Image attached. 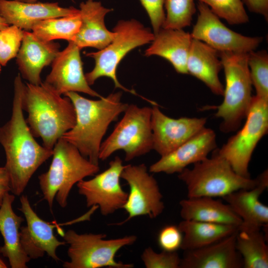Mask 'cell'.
Listing matches in <instances>:
<instances>
[{
  "label": "cell",
  "instance_id": "obj_41",
  "mask_svg": "<svg viewBox=\"0 0 268 268\" xmlns=\"http://www.w3.org/2000/svg\"><path fill=\"white\" fill-rule=\"evenodd\" d=\"M17 0L24 1V2H36L38 1V0Z\"/></svg>",
  "mask_w": 268,
  "mask_h": 268
},
{
  "label": "cell",
  "instance_id": "obj_12",
  "mask_svg": "<svg viewBox=\"0 0 268 268\" xmlns=\"http://www.w3.org/2000/svg\"><path fill=\"white\" fill-rule=\"evenodd\" d=\"M199 13L191 35L218 52L249 53L263 41L262 37H249L226 26L205 3L199 1Z\"/></svg>",
  "mask_w": 268,
  "mask_h": 268
},
{
  "label": "cell",
  "instance_id": "obj_27",
  "mask_svg": "<svg viewBox=\"0 0 268 268\" xmlns=\"http://www.w3.org/2000/svg\"><path fill=\"white\" fill-rule=\"evenodd\" d=\"M183 234L181 249H196L218 241L235 233L239 226L191 220H183L178 225Z\"/></svg>",
  "mask_w": 268,
  "mask_h": 268
},
{
  "label": "cell",
  "instance_id": "obj_30",
  "mask_svg": "<svg viewBox=\"0 0 268 268\" xmlns=\"http://www.w3.org/2000/svg\"><path fill=\"white\" fill-rule=\"evenodd\" d=\"M165 19L162 28L183 29L189 26L196 12L195 0H165Z\"/></svg>",
  "mask_w": 268,
  "mask_h": 268
},
{
  "label": "cell",
  "instance_id": "obj_37",
  "mask_svg": "<svg viewBox=\"0 0 268 268\" xmlns=\"http://www.w3.org/2000/svg\"><path fill=\"white\" fill-rule=\"evenodd\" d=\"M249 11L268 19V0H242Z\"/></svg>",
  "mask_w": 268,
  "mask_h": 268
},
{
  "label": "cell",
  "instance_id": "obj_18",
  "mask_svg": "<svg viewBox=\"0 0 268 268\" xmlns=\"http://www.w3.org/2000/svg\"><path fill=\"white\" fill-rule=\"evenodd\" d=\"M60 45L45 41L32 31H24L21 44L16 57V63L22 78L34 85L42 83L43 69L51 65L59 53Z\"/></svg>",
  "mask_w": 268,
  "mask_h": 268
},
{
  "label": "cell",
  "instance_id": "obj_5",
  "mask_svg": "<svg viewBox=\"0 0 268 268\" xmlns=\"http://www.w3.org/2000/svg\"><path fill=\"white\" fill-rule=\"evenodd\" d=\"M249 53L219 52L224 69V99L215 116L222 119L219 128L228 133L239 128L251 105L252 84L248 64Z\"/></svg>",
  "mask_w": 268,
  "mask_h": 268
},
{
  "label": "cell",
  "instance_id": "obj_11",
  "mask_svg": "<svg viewBox=\"0 0 268 268\" xmlns=\"http://www.w3.org/2000/svg\"><path fill=\"white\" fill-rule=\"evenodd\" d=\"M121 178L127 182L130 189L123 207L128 216L123 221L111 225H121L142 215L155 218L162 213L165 207L162 195L156 179L149 174L144 164L125 165Z\"/></svg>",
  "mask_w": 268,
  "mask_h": 268
},
{
  "label": "cell",
  "instance_id": "obj_40",
  "mask_svg": "<svg viewBox=\"0 0 268 268\" xmlns=\"http://www.w3.org/2000/svg\"><path fill=\"white\" fill-rule=\"evenodd\" d=\"M7 268V266L4 263V262L0 259V268Z\"/></svg>",
  "mask_w": 268,
  "mask_h": 268
},
{
  "label": "cell",
  "instance_id": "obj_8",
  "mask_svg": "<svg viewBox=\"0 0 268 268\" xmlns=\"http://www.w3.org/2000/svg\"><path fill=\"white\" fill-rule=\"evenodd\" d=\"M66 244L69 245L67 255L69 261L65 262V268H132L134 265L118 262L116 253L123 247L133 244L134 235L106 239L105 234H78L68 230L63 234Z\"/></svg>",
  "mask_w": 268,
  "mask_h": 268
},
{
  "label": "cell",
  "instance_id": "obj_35",
  "mask_svg": "<svg viewBox=\"0 0 268 268\" xmlns=\"http://www.w3.org/2000/svg\"><path fill=\"white\" fill-rule=\"evenodd\" d=\"M183 234L178 226L166 225L158 235V243L161 249L166 252H176L181 248Z\"/></svg>",
  "mask_w": 268,
  "mask_h": 268
},
{
  "label": "cell",
  "instance_id": "obj_31",
  "mask_svg": "<svg viewBox=\"0 0 268 268\" xmlns=\"http://www.w3.org/2000/svg\"><path fill=\"white\" fill-rule=\"evenodd\" d=\"M248 64L256 96L268 100V54L266 50L248 53Z\"/></svg>",
  "mask_w": 268,
  "mask_h": 268
},
{
  "label": "cell",
  "instance_id": "obj_22",
  "mask_svg": "<svg viewBox=\"0 0 268 268\" xmlns=\"http://www.w3.org/2000/svg\"><path fill=\"white\" fill-rule=\"evenodd\" d=\"M258 183L250 189H241L223 198L242 221V224L268 228V207L259 200L268 188V170L257 177Z\"/></svg>",
  "mask_w": 268,
  "mask_h": 268
},
{
  "label": "cell",
  "instance_id": "obj_28",
  "mask_svg": "<svg viewBox=\"0 0 268 268\" xmlns=\"http://www.w3.org/2000/svg\"><path fill=\"white\" fill-rule=\"evenodd\" d=\"M261 227L241 224L236 237V247L245 268H268L266 235Z\"/></svg>",
  "mask_w": 268,
  "mask_h": 268
},
{
  "label": "cell",
  "instance_id": "obj_38",
  "mask_svg": "<svg viewBox=\"0 0 268 268\" xmlns=\"http://www.w3.org/2000/svg\"><path fill=\"white\" fill-rule=\"evenodd\" d=\"M11 191L10 177L5 166L0 167V207L6 193Z\"/></svg>",
  "mask_w": 268,
  "mask_h": 268
},
{
  "label": "cell",
  "instance_id": "obj_19",
  "mask_svg": "<svg viewBox=\"0 0 268 268\" xmlns=\"http://www.w3.org/2000/svg\"><path fill=\"white\" fill-rule=\"evenodd\" d=\"M79 9L63 7L58 2H24L0 0V15L9 25L31 31L37 22L49 18L76 14Z\"/></svg>",
  "mask_w": 268,
  "mask_h": 268
},
{
  "label": "cell",
  "instance_id": "obj_29",
  "mask_svg": "<svg viewBox=\"0 0 268 268\" xmlns=\"http://www.w3.org/2000/svg\"><path fill=\"white\" fill-rule=\"evenodd\" d=\"M81 24L79 12L76 14L47 19L36 23L32 32L45 41L56 39L73 41Z\"/></svg>",
  "mask_w": 268,
  "mask_h": 268
},
{
  "label": "cell",
  "instance_id": "obj_6",
  "mask_svg": "<svg viewBox=\"0 0 268 268\" xmlns=\"http://www.w3.org/2000/svg\"><path fill=\"white\" fill-rule=\"evenodd\" d=\"M185 168L178 178L186 186L187 198L225 196L241 189H250L258 183V178H245L236 173L229 162L214 150L211 158Z\"/></svg>",
  "mask_w": 268,
  "mask_h": 268
},
{
  "label": "cell",
  "instance_id": "obj_33",
  "mask_svg": "<svg viewBox=\"0 0 268 268\" xmlns=\"http://www.w3.org/2000/svg\"><path fill=\"white\" fill-rule=\"evenodd\" d=\"M23 30L12 25L0 30V64L5 66L16 58L24 35Z\"/></svg>",
  "mask_w": 268,
  "mask_h": 268
},
{
  "label": "cell",
  "instance_id": "obj_26",
  "mask_svg": "<svg viewBox=\"0 0 268 268\" xmlns=\"http://www.w3.org/2000/svg\"><path fill=\"white\" fill-rule=\"evenodd\" d=\"M183 220L239 226L242 219L226 203L208 197L187 198L179 202Z\"/></svg>",
  "mask_w": 268,
  "mask_h": 268
},
{
  "label": "cell",
  "instance_id": "obj_13",
  "mask_svg": "<svg viewBox=\"0 0 268 268\" xmlns=\"http://www.w3.org/2000/svg\"><path fill=\"white\" fill-rule=\"evenodd\" d=\"M125 166L122 159L116 156L103 172L90 180H82L76 184L78 193L85 197L87 207L97 206L105 216L123 208L128 195L120 184Z\"/></svg>",
  "mask_w": 268,
  "mask_h": 268
},
{
  "label": "cell",
  "instance_id": "obj_17",
  "mask_svg": "<svg viewBox=\"0 0 268 268\" xmlns=\"http://www.w3.org/2000/svg\"><path fill=\"white\" fill-rule=\"evenodd\" d=\"M216 148V134L204 127L170 153L161 156L149 167V172L167 174L179 173L190 164L201 161Z\"/></svg>",
  "mask_w": 268,
  "mask_h": 268
},
{
  "label": "cell",
  "instance_id": "obj_25",
  "mask_svg": "<svg viewBox=\"0 0 268 268\" xmlns=\"http://www.w3.org/2000/svg\"><path fill=\"white\" fill-rule=\"evenodd\" d=\"M219 52L206 44L193 39L187 62L188 73L203 82L211 91L223 96L224 86L219 73L222 68Z\"/></svg>",
  "mask_w": 268,
  "mask_h": 268
},
{
  "label": "cell",
  "instance_id": "obj_4",
  "mask_svg": "<svg viewBox=\"0 0 268 268\" xmlns=\"http://www.w3.org/2000/svg\"><path fill=\"white\" fill-rule=\"evenodd\" d=\"M52 156L48 170L38 177L44 199L51 210L55 198L61 207H66L74 185L99 171V165L91 162L76 147L62 137L55 144Z\"/></svg>",
  "mask_w": 268,
  "mask_h": 268
},
{
  "label": "cell",
  "instance_id": "obj_39",
  "mask_svg": "<svg viewBox=\"0 0 268 268\" xmlns=\"http://www.w3.org/2000/svg\"><path fill=\"white\" fill-rule=\"evenodd\" d=\"M9 25L6 20L0 15V30L7 27Z\"/></svg>",
  "mask_w": 268,
  "mask_h": 268
},
{
  "label": "cell",
  "instance_id": "obj_36",
  "mask_svg": "<svg viewBox=\"0 0 268 268\" xmlns=\"http://www.w3.org/2000/svg\"><path fill=\"white\" fill-rule=\"evenodd\" d=\"M145 9L156 34L162 28L165 19V0H139Z\"/></svg>",
  "mask_w": 268,
  "mask_h": 268
},
{
  "label": "cell",
  "instance_id": "obj_2",
  "mask_svg": "<svg viewBox=\"0 0 268 268\" xmlns=\"http://www.w3.org/2000/svg\"><path fill=\"white\" fill-rule=\"evenodd\" d=\"M72 102L75 111L73 127L62 137L79 150L92 163L99 165L102 139L109 125L128 106L121 101L122 93L117 92L98 100L86 98L75 92L64 94Z\"/></svg>",
  "mask_w": 268,
  "mask_h": 268
},
{
  "label": "cell",
  "instance_id": "obj_10",
  "mask_svg": "<svg viewBox=\"0 0 268 268\" xmlns=\"http://www.w3.org/2000/svg\"><path fill=\"white\" fill-rule=\"evenodd\" d=\"M245 119L241 129L214 151L225 159L238 175L251 178L248 167L252 155L268 131V100L253 96Z\"/></svg>",
  "mask_w": 268,
  "mask_h": 268
},
{
  "label": "cell",
  "instance_id": "obj_9",
  "mask_svg": "<svg viewBox=\"0 0 268 268\" xmlns=\"http://www.w3.org/2000/svg\"><path fill=\"white\" fill-rule=\"evenodd\" d=\"M152 108L128 105L123 118L111 134L102 142L99 160L107 159L114 152L123 150L127 161L153 149Z\"/></svg>",
  "mask_w": 268,
  "mask_h": 268
},
{
  "label": "cell",
  "instance_id": "obj_34",
  "mask_svg": "<svg viewBox=\"0 0 268 268\" xmlns=\"http://www.w3.org/2000/svg\"><path fill=\"white\" fill-rule=\"evenodd\" d=\"M141 258L146 268H180L181 258L176 252L157 253L148 247Z\"/></svg>",
  "mask_w": 268,
  "mask_h": 268
},
{
  "label": "cell",
  "instance_id": "obj_16",
  "mask_svg": "<svg viewBox=\"0 0 268 268\" xmlns=\"http://www.w3.org/2000/svg\"><path fill=\"white\" fill-rule=\"evenodd\" d=\"M21 207L27 225L20 227V236L22 247L31 259L42 257L45 253L56 262L60 261L56 250L65 245V241H59L54 235L55 224L43 220L32 209L28 197L22 195L20 199Z\"/></svg>",
  "mask_w": 268,
  "mask_h": 268
},
{
  "label": "cell",
  "instance_id": "obj_23",
  "mask_svg": "<svg viewBox=\"0 0 268 268\" xmlns=\"http://www.w3.org/2000/svg\"><path fill=\"white\" fill-rule=\"evenodd\" d=\"M192 40L191 33L183 29L161 28L145 55L160 56L169 62L178 73L188 74L187 62Z\"/></svg>",
  "mask_w": 268,
  "mask_h": 268
},
{
  "label": "cell",
  "instance_id": "obj_42",
  "mask_svg": "<svg viewBox=\"0 0 268 268\" xmlns=\"http://www.w3.org/2000/svg\"><path fill=\"white\" fill-rule=\"evenodd\" d=\"M1 66L0 64V73L1 72Z\"/></svg>",
  "mask_w": 268,
  "mask_h": 268
},
{
  "label": "cell",
  "instance_id": "obj_24",
  "mask_svg": "<svg viewBox=\"0 0 268 268\" xmlns=\"http://www.w3.org/2000/svg\"><path fill=\"white\" fill-rule=\"evenodd\" d=\"M14 199V195L6 193L0 207V232L4 240L0 253L8 259L11 268H26L31 259L21 246L20 230L24 219L13 210Z\"/></svg>",
  "mask_w": 268,
  "mask_h": 268
},
{
  "label": "cell",
  "instance_id": "obj_7",
  "mask_svg": "<svg viewBox=\"0 0 268 268\" xmlns=\"http://www.w3.org/2000/svg\"><path fill=\"white\" fill-rule=\"evenodd\" d=\"M113 31L114 38L106 47L97 52L86 54V56L95 61L94 68L85 74L87 82L91 85L98 78L106 76L112 79L116 88H120L147 100V99L139 95L134 90L123 86L117 78L116 70L120 62L129 52L151 42L154 34L149 28L133 19L119 21Z\"/></svg>",
  "mask_w": 268,
  "mask_h": 268
},
{
  "label": "cell",
  "instance_id": "obj_32",
  "mask_svg": "<svg viewBox=\"0 0 268 268\" xmlns=\"http://www.w3.org/2000/svg\"><path fill=\"white\" fill-rule=\"evenodd\" d=\"M206 4L219 18L229 24L238 25L249 21L242 0H198Z\"/></svg>",
  "mask_w": 268,
  "mask_h": 268
},
{
  "label": "cell",
  "instance_id": "obj_21",
  "mask_svg": "<svg viewBox=\"0 0 268 268\" xmlns=\"http://www.w3.org/2000/svg\"><path fill=\"white\" fill-rule=\"evenodd\" d=\"M79 8L81 24L72 42L80 50L86 47L104 49L114 36L113 31H109L104 22L105 15L112 9L94 0L81 2Z\"/></svg>",
  "mask_w": 268,
  "mask_h": 268
},
{
  "label": "cell",
  "instance_id": "obj_14",
  "mask_svg": "<svg viewBox=\"0 0 268 268\" xmlns=\"http://www.w3.org/2000/svg\"><path fill=\"white\" fill-rule=\"evenodd\" d=\"M60 51L51 64V70L44 81L60 95L81 92L101 98L90 87L83 72L80 49L72 41Z\"/></svg>",
  "mask_w": 268,
  "mask_h": 268
},
{
  "label": "cell",
  "instance_id": "obj_15",
  "mask_svg": "<svg viewBox=\"0 0 268 268\" xmlns=\"http://www.w3.org/2000/svg\"><path fill=\"white\" fill-rule=\"evenodd\" d=\"M151 112L153 149L161 156L178 147L205 127L206 118H170L153 105Z\"/></svg>",
  "mask_w": 268,
  "mask_h": 268
},
{
  "label": "cell",
  "instance_id": "obj_20",
  "mask_svg": "<svg viewBox=\"0 0 268 268\" xmlns=\"http://www.w3.org/2000/svg\"><path fill=\"white\" fill-rule=\"evenodd\" d=\"M237 231L206 246L184 251L183 257L181 260L180 268L243 267L242 257L236 247Z\"/></svg>",
  "mask_w": 268,
  "mask_h": 268
},
{
  "label": "cell",
  "instance_id": "obj_3",
  "mask_svg": "<svg viewBox=\"0 0 268 268\" xmlns=\"http://www.w3.org/2000/svg\"><path fill=\"white\" fill-rule=\"evenodd\" d=\"M21 106L28 113L26 121L31 133L40 137L43 145L50 150L75 124V109L70 99L62 97L44 82L25 84Z\"/></svg>",
  "mask_w": 268,
  "mask_h": 268
},
{
  "label": "cell",
  "instance_id": "obj_1",
  "mask_svg": "<svg viewBox=\"0 0 268 268\" xmlns=\"http://www.w3.org/2000/svg\"><path fill=\"white\" fill-rule=\"evenodd\" d=\"M25 84L19 73L13 82V98L10 119L0 127V143L5 154L6 168L10 177L11 191L20 196L37 169L53 155L40 145L24 118L21 96Z\"/></svg>",
  "mask_w": 268,
  "mask_h": 268
}]
</instances>
